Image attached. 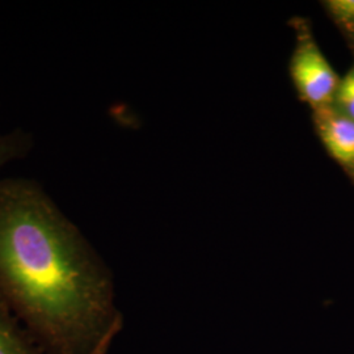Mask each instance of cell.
I'll list each match as a JSON object with an SVG mask.
<instances>
[{
	"label": "cell",
	"mask_w": 354,
	"mask_h": 354,
	"mask_svg": "<svg viewBox=\"0 0 354 354\" xmlns=\"http://www.w3.org/2000/svg\"><path fill=\"white\" fill-rule=\"evenodd\" d=\"M0 302L42 354H106L122 328L108 266L33 178H0Z\"/></svg>",
	"instance_id": "obj_1"
},
{
	"label": "cell",
	"mask_w": 354,
	"mask_h": 354,
	"mask_svg": "<svg viewBox=\"0 0 354 354\" xmlns=\"http://www.w3.org/2000/svg\"><path fill=\"white\" fill-rule=\"evenodd\" d=\"M289 26L295 37L289 74L299 100L313 111L332 105L342 79L317 45L310 21L294 16Z\"/></svg>",
	"instance_id": "obj_2"
},
{
	"label": "cell",
	"mask_w": 354,
	"mask_h": 354,
	"mask_svg": "<svg viewBox=\"0 0 354 354\" xmlns=\"http://www.w3.org/2000/svg\"><path fill=\"white\" fill-rule=\"evenodd\" d=\"M319 140L354 183V120L333 105L313 111Z\"/></svg>",
	"instance_id": "obj_3"
},
{
	"label": "cell",
	"mask_w": 354,
	"mask_h": 354,
	"mask_svg": "<svg viewBox=\"0 0 354 354\" xmlns=\"http://www.w3.org/2000/svg\"><path fill=\"white\" fill-rule=\"evenodd\" d=\"M0 354H42L0 302Z\"/></svg>",
	"instance_id": "obj_4"
},
{
	"label": "cell",
	"mask_w": 354,
	"mask_h": 354,
	"mask_svg": "<svg viewBox=\"0 0 354 354\" xmlns=\"http://www.w3.org/2000/svg\"><path fill=\"white\" fill-rule=\"evenodd\" d=\"M35 145L33 134L24 129L0 131V171L6 165L26 158Z\"/></svg>",
	"instance_id": "obj_5"
},
{
	"label": "cell",
	"mask_w": 354,
	"mask_h": 354,
	"mask_svg": "<svg viewBox=\"0 0 354 354\" xmlns=\"http://www.w3.org/2000/svg\"><path fill=\"white\" fill-rule=\"evenodd\" d=\"M322 4L344 36L354 42V0H327Z\"/></svg>",
	"instance_id": "obj_6"
},
{
	"label": "cell",
	"mask_w": 354,
	"mask_h": 354,
	"mask_svg": "<svg viewBox=\"0 0 354 354\" xmlns=\"http://www.w3.org/2000/svg\"><path fill=\"white\" fill-rule=\"evenodd\" d=\"M337 111L354 120V64L342 77L339 89L332 104Z\"/></svg>",
	"instance_id": "obj_7"
}]
</instances>
